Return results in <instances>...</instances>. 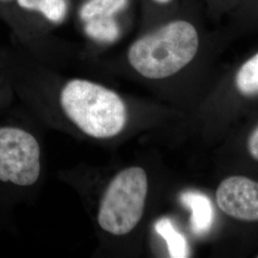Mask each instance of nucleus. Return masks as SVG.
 Masks as SVG:
<instances>
[{
  "mask_svg": "<svg viewBox=\"0 0 258 258\" xmlns=\"http://www.w3.org/2000/svg\"><path fill=\"white\" fill-rule=\"evenodd\" d=\"M59 101L67 117L93 138L115 137L127 120L126 106L119 94L88 80L68 81Z\"/></svg>",
  "mask_w": 258,
  "mask_h": 258,
  "instance_id": "nucleus-2",
  "label": "nucleus"
},
{
  "mask_svg": "<svg viewBox=\"0 0 258 258\" xmlns=\"http://www.w3.org/2000/svg\"><path fill=\"white\" fill-rule=\"evenodd\" d=\"M210 23L200 0H182L173 15L141 30L126 52L129 66L149 81L175 77L199 56Z\"/></svg>",
  "mask_w": 258,
  "mask_h": 258,
  "instance_id": "nucleus-1",
  "label": "nucleus"
},
{
  "mask_svg": "<svg viewBox=\"0 0 258 258\" xmlns=\"http://www.w3.org/2000/svg\"><path fill=\"white\" fill-rule=\"evenodd\" d=\"M216 203L225 214L236 220L258 221V182L244 176L223 180L216 194Z\"/></svg>",
  "mask_w": 258,
  "mask_h": 258,
  "instance_id": "nucleus-6",
  "label": "nucleus"
},
{
  "mask_svg": "<svg viewBox=\"0 0 258 258\" xmlns=\"http://www.w3.org/2000/svg\"><path fill=\"white\" fill-rule=\"evenodd\" d=\"M226 22L235 30H258V0H247Z\"/></svg>",
  "mask_w": 258,
  "mask_h": 258,
  "instance_id": "nucleus-12",
  "label": "nucleus"
},
{
  "mask_svg": "<svg viewBox=\"0 0 258 258\" xmlns=\"http://www.w3.org/2000/svg\"><path fill=\"white\" fill-rule=\"evenodd\" d=\"M23 22L36 27H58L73 13V0H15Z\"/></svg>",
  "mask_w": 258,
  "mask_h": 258,
  "instance_id": "nucleus-7",
  "label": "nucleus"
},
{
  "mask_svg": "<svg viewBox=\"0 0 258 258\" xmlns=\"http://www.w3.org/2000/svg\"><path fill=\"white\" fill-rule=\"evenodd\" d=\"M181 201L192 212L190 222L194 232L204 233L209 231L213 221V208L210 199L200 192H184Z\"/></svg>",
  "mask_w": 258,
  "mask_h": 258,
  "instance_id": "nucleus-8",
  "label": "nucleus"
},
{
  "mask_svg": "<svg viewBox=\"0 0 258 258\" xmlns=\"http://www.w3.org/2000/svg\"><path fill=\"white\" fill-rule=\"evenodd\" d=\"M248 150L249 155L258 162V125L249 135Z\"/></svg>",
  "mask_w": 258,
  "mask_h": 258,
  "instance_id": "nucleus-14",
  "label": "nucleus"
},
{
  "mask_svg": "<svg viewBox=\"0 0 258 258\" xmlns=\"http://www.w3.org/2000/svg\"><path fill=\"white\" fill-rule=\"evenodd\" d=\"M148 190V175L142 167H128L115 176L103 194L98 213L102 230L114 235L133 231L144 214Z\"/></svg>",
  "mask_w": 258,
  "mask_h": 258,
  "instance_id": "nucleus-3",
  "label": "nucleus"
},
{
  "mask_svg": "<svg viewBox=\"0 0 258 258\" xmlns=\"http://www.w3.org/2000/svg\"><path fill=\"white\" fill-rule=\"evenodd\" d=\"M156 231L166 240L167 249L171 257L188 256V248L183 234L176 231L172 222L168 218H162L157 222Z\"/></svg>",
  "mask_w": 258,
  "mask_h": 258,
  "instance_id": "nucleus-11",
  "label": "nucleus"
},
{
  "mask_svg": "<svg viewBox=\"0 0 258 258\" xmlns=\"http://www.w3.org/2000/svg\"><path fill=\"white\" fill-rule=\"evenodd\" d=\"M257 257H258V254H257Z\"/></svg>",
  "mask_w": 258,
  "mask_h": 258,
  "instance_id": "nucleus-16",
  "label": "nucleus"
},
{
  "mask_svg": "<svg viewBox=\"0 0 258 258\" xmlns=\"http://www.w3.org/2000/svg\"><path fill=\"white\" fill-rule=\"evenodd\" d=\"M133 0H79L75 16L84 36L101 45L118 41L131 24Z\"/></svg>",
  "mask_w": 258,
  "mask_h": 258,
  "instance_id": "nucleus-5",
  "label": "nucleus"
},
{
  "mask_svg": "<svg viewBox=\"0 0 258 258\" xmlns=\"http://www.w3.org/2000/svg\"><path fill=\"white\" fill-rule=\"evenodd\" d=\"M0 8H2V9L10 8L13 12H17L15 0H0Z\"/></svg>",
  "mask_w": 258,
  "mask_h": 258,
  "instance_id": "nucleus-15",
  "label": "nucleus"
},
{
  "mask_svg": "<svg viewBox=\"0 0 258 258\" xmlns=\"http://www.w3.org/2000/svg\"><path fill=\"white\" fill-rule=\"evenodd\" d=\"M40 174V147L31 133L0 127V181L21 186L35 184Z\"/></svg>",
  "mask_w": 258,
  "mask_h": 258,
  "instance_id": "nucleus-4",
  "label": "nucleus"
},
{
  "mask_svg": "<svg viewBox=\"0 0 258 258\" xmlns=\"http://www.w3.org/2000/svg\"><path fill=\"white\" fill-rule=\"evenodd\" d=\"M205 13L211 22H221L228 19L233 12L247 0H200Z\"/></svg>",
  "mask_w": 258,
  "mask_h": 258,
  "instance_id": "nucleus-13",
  "label": "nucleus"
},
{
  "mask_svg": "<svg viewBox=\"0 0 258 258\" xmlns=\"http://www.w3.org/2000/svg\"><path fill=\"white\" fill-rule=\"evenodd\" d=\"M232 83L241 96H258V51L239 65L233 74Z\"/></svg>",
  "mask_w": 258,
  "mask_h": 258,
  "instance_id": "nucleus-10",
  "label": "nucleus"
},
{
  "mask_svg": "<svg viewBox=\"0 0 258 258\" xmlns=\"http://www.w3.org/2000/svg\"><path fill=\"white\" fill-rule=\"evenodd\" d=\"M182 0H140V25L145 30L167 19L179 9Z\"/></svg>",
  "mask_w": 258,
  "mask_h": 258,
  "instance_id": "nucleus-9",
  "label": "nucleus"
}]
</instances>
